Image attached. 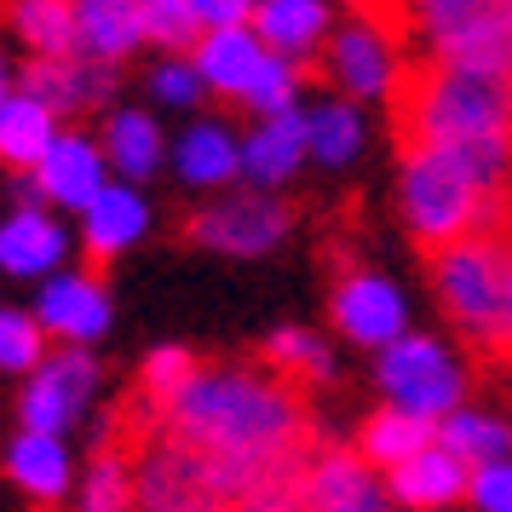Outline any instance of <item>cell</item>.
Returning <instances> with one entry per match:
<instances>
[{"label": "cell", "mask_w": 512, "mask_h": 512, "mask_svg": "<svg viewBox=\"0 0 512 512\" xmlns=\"http://www.w3.org/2000/svg\"><path fill=\"white\" fill-rule=\"evenodd\" d=\"M167 432L185 449L248 461H294L311 449L305 403L294 386L254 369H196V380L167 403Z\"/></svg>", "instance_id": "1"}, {"label": "cell", "mask_w": 512, "mask_h": 512, "mask_svg": "<svg viewBox=\"0 0 512 512\" xmlns=\"http://www.w3.org/2000/svg\"><path fill=\"white\" fill-rule=\"evenodd\" d=\"M397 139L403 150H443V144L512 139V81L455 64H403L397 81Z\"/></svg>", "instance_id": "2"}, {"label": "cell", "mask_w": 512, "mask_h": 512, "mask_svg": "<svg viewBox=\"0 0 512 512\" xmlns=\"http://www.w3.org/2000/svg\"><path fill=\"white\" fill-rule=\"evenodd\" d=\"M432 259V288H438L443 311L455 317L466 346L507 363L512 357V248L495 236H472V242H449Z\"/></svg>", "instance_id": "3"}, {"label": "cell", "mask_w": 512, "mask_h": 512, "mask_svg": "<svg viewBox=\"0 0 512 512\" xmlns=\"http://www.w3.org/2000/svg\"><path fill=\"white\" fill-rule=\"evenodd\" d=\"M397 202H403V225L415 231V242H426V254H438L449 242L495 236V225H501V196L478 190L438 150H403Z\"/></svg>", "instance_id": "4"}, {"label": "cell", "mask_w": 512, "mask_h": 512, "mask_svg": "<svg viewBox=\"0 0 512 512\" xmlns=\"http://www.w3.org/2000/svg\"><path fill=\"white\" fill-rule=\"evenodd\" d=\"M432 64L512 81V0H409Z\"/></svg>", "instance_id": "5"}, {"label": "cell", "mask_w": 512, "mask_h": 512, "mask_svg": "<svg viewBox=\"0 0 512 512\" xmlns=\"http://www.w3.org/2000/svg\"><path fill=\"white\" fill-rule=\"evenodd\" d=\"M374 380H380V392H386L392 409L432 420V426L455 415V409H461V392H466L461 363H455L449 346H438L432 334H403L397 346H386Z\"/></svg>", "instance_id": "6"}, {"label": "cell", "mask_w": 512, "mask_h": 512, "mask_svg": "<svg viewBox=\"0 0 512 512\" xmlns=\"http://www.w3.org/2000/svg\"><path fill=\"white\" fill-rule=\"evenodd\" d=\"M93 392H98V363L87 357V346H64L29 374L24 397H18V420H24V432L64 438V426H75V415L93 403Z\"/></svg>", "instance_id": "7"}, {"label": "cell", "mask_w": 512, "mask_h": 512, "mask_svg": "<svg viewBox=\"0 0 512 512\" xmlns=\"http://www.w3.org/2000/svg\"><path fill=\"white\" fill-rule=\"evenodd\" d=\"M328 317H334V328L351 346H374V351L397 346L409 334V300L380 271H346L334 282V294H328Z\"/></svg>", "instance_id": "8"}, {"label": "cell", "mask_w": 512, "mask_h": 512, "mask_svg": "<svg viewBox=\"0 0 512 512\" xmlns=\"http://www.w3.org/2000/svg\"><path fill=\"white\" fill-rule=\"evenodd\" d=\"M288 225H294V213L282 208L277 196L248 190V196H225V202L202 208L185 225V236L213 248V254H271L288 236Z\"/></svg>", "instance_id": "9"}, {"label": "cell", "mask_w": 512, "mask_h": 512, "mask_svg": "<svg viewBox=\"0 0 512 512\" xmlns=\"http://www.w3.org/2000/svg\"><path fill=\"white\" fill-rule=\"evenodd\" d=\"M328 75L340 81L346 98H392L397 81H403L397 41L369 18H351L328 35Z\"/></svg>", "instance_id": "10"}, {"label": "cell", "mask_w": 512, "mask_h": 512, "mask_svg": "<svg viewBox=\"0 0 512 512\" xmlns=\"http://www.w3.org/2000/svg\"><path fill=\"white\" fill-rule=\"evenodd\" d=\"M300 512H397V501L363 455L340 449V455H323V461L305 466Z\"/></svg>", "instance_id": "11"}, {"label": "cell", "mask_w": 512, "mask_h": 512, "mask_svg": "<svg viewBox=\"0 0 512 512\" xmlns=\"http://www.w3.org/2000/svg\"><path fill=\"white\" fill-rule=\"evenodd\" d=\"M35 323L47 334H58L64 346H93L110 328V294H104L98 271H58V277H47L41 300H35Z\"/></svg>", "instance_id": "12"}, {"label": "cell", "mask_w": 512, "mask_h": 512, "mask_svg": "<svg viewBox=\"0 0 512 512\" xmlns=\"http://www.w3.org/2000/svg\"><path fill=\"white\" fill-rule=\"evenodd\" d=\"M35 185L47 202H64V208L87 213L110 190V173H104V150H98L87 133H58L52 156L35 167Z\"/></svg>", "instance_id": "13"}, {"label": "cell", "mask_w": 512, "mask_h": 512, "mask_svg": "<svg viewBox=\"0 0 512 512\" xmlns=\"http://www.w3.org/2000/svg\"><path fill=\"white\" fill-rule=\"evenodd\" d=\"M265 58H271V47L259 41L254 24L208 29L202 47L190 52V64H196V75H202V87H213V93H225V98H248L254 75L265 70Z\"/></svg>", "instance_id": "14"}, {"label": "cell", "mask_w": 512, "mask_h": 512, "mask_svg": "<svg viewBox=\"0 0 512 512\" xmlns=\"http://www.w3.org/2000/svg\"><path fill=\"white\" fill-rule=\"evenodd\" d=\"M24 93L35 104H47L52 116H81L104 98L116 93V70L110 64H87V58H64V64H47L35 58L24 75Z\"/></svg>", "instance_id": "15"}, {"label": "cell", "mask_w": 512, "mask_h": 512, "mask_svg": "<svg viewBox=\"0 0 512 512\" xmlns=\"http://www.w3.org/2000/svg\"><path fill=\"white\" fill-rule=\"evenodd\" d=\"M466 484H472V466L455 461L443 443H432L426 455H415V461H403L397 472H386L392 501H397V507H409V512L455 507V501H466Z\"/></svg>", "instance_id": "16"}, {"label": "cell", "mask_w": 512, "mask_h": 512, "mask_svg": "<svg viewBox=\"0 0 512 512\" xmlns=\"http://www.w3.org/2000/svg\"><path fill=\"white\" fill-rule=\"evenodd\" d=\"M70 236L47 208H18L0 225V271L6 277H58Z\"/></svg>", "instance_id": "17"}, {"label": "cell", "mask_w": 512, "mask_h": 512, "mask_svg": "<svg viewBox=\"0 0 512 512\" xmlns=\"http://www.w3.org/2000/svg\"><path fill=\"white\" fill-rule=\"evenodd\" d=\"M305 110H288V116L259 121L254 133L242 139V173L254 190H277L282 179H294V167L305 162Z\"/></svg>", "instance_id": "18"}, {"label": "cell", "mask_w": 512, "mask_h": 512, "mask_svg": "<svg viewBox=\"0 0 512 512\" xmlns=\"http://www.w3.org/2000/svg\"><path fill=\"white\" fill-rule=\"evenodd\" d=\"M139 41H144V24L133 0H75V47H81L87 64L116 70Z\"/></svg>", "instance_id": "19"}, {"label": "cell", "mask_w": 512, "mask_h": 512, "mask_svg": "<svg viewBox=\"0 0 512 512\" xmlns=\"http://www.w3.org/2000/svg\"><path fill=\"white\" fill-rule=\"evenodd\" d=\"M144 231H150V208H144V196L133 185H110L93 208L81 213V242H87L93 265L127 254Z\"/></svg>", "instance_id": "20"}, {"label": "cell", "mask_w": 512, "mask_h": 512, "mask_svg": "<svg viewBox=\"0 0 512 512\" xmlns=\"http://www.w3.org/2000/svg\"><path fill=\"white\" fill-rule=\"evenodd\" d=\"M328 0H259L254 6V29L259 41L277 52V58H311L328 41Z\"/></svg>", "instance_id": "21"}, {"label": "cell", "mask_w": 512, "mask_h": 512, "mask_svg": "<svg viewBox=\"0 0 512 512\" xmlns=\"http://www.w3.org/2000/svg\"><path fill=\"white\" fill-rule=\"evenodd\" d=\"M173 167H179L185 185L219 190L242 173V139H236L225 121H196L185 139H179V150H173Z\"/></svg>", "instance_id": "22"}, {"label": "cell", "mask_w": 512, "mask_h": 512, "mask_svg": "<svg viewBox=\"0 0 512 512\" xmlns=\"http://www.w3.org/2000/svg\"><path fill=\"white\" fill-rule=\"evenodd\" d=\"M438 443V426L420 415H403V409H374L369 420H363V432H357V455L369 466H380V472H397L403 461H415V455H426Z\"/></svg>", "instance_id": "23"}, {"label": "cell", "mask_w": 512, "mask_h": 512, "mask_svg": "<svg viewBox=\"0 0 512 512\" xmlns=\"http://www.w3.org/2000/svg\"><path fill=\"white\" fill-rule=\"evenodd\" d=\"M58 144V116L47 104H35L29 93H12L0 110V162L12 173H35Z\"/></svg>", "instance_id": "24"}, {"label": "cell", "mask_w": 512, "mask_h": 512, "mask_svg": "<svg viewBox=\"0 0 512 512\" xmlns=\"http://www.w3.org/2000/svg\"><path fill=\"white\" fill-rule=\"evenodd\" d=\"M6 472H12L18 489H29L41 507H52L75 478L64 438H47V432H18V438L6 443Z\"/></svg>", "instance_id": "25"}, {"label": "cell", "mask_w": 512, "mask_h": 512, "mask_svg": "<svg viewBox=\"0 0 512 512\" xmlns=\"http://www.w3.org/2000/svg\"><path fill=\"white\" fill-rule=\"evenodd\" d=\"M6 18L24 35V47L41 52L47 64L81 58V47H75V0H6Z\"/></svg>", "instance_id": "26"}, {"label": "cell", "mask_w": 512, "mask_h": 512, "mask_svg": "<svg viewBox=\"0 0 512 512\" xmlns=\"http://www.w3.org/2000/svg\"><path fill=\"white\" fill-rule=\"evenodd\" d=\"M104 150H110V167L121 173V185H139L162 167V127L150 110H116L110 127H104Z\"/></svg>", "instance_id": "27"}, {"label": "cell", "mask_w": 512, "mask_h": 512, "mask_svg": "<svg viewBox=\"0 0 512 512\" xmlns=\"http://www.w3.org/2000/svg\"><path fill=\"white\" fill-rule=\"evenodd\" d=\"M438 443L472 472L489 461H512V426L495 415H478V409H455L449 420H438Z\"/></svg>", "instance_id": "28"}, {"label": "cell", "mask_w": 512, "mask_h": 512, "mask_svg": "<svg viewBox=\"0 0 512 512\" xmlns=\"http://www.w3.org/2000/svg\"><path fill=\"white\" fill-rule=\"evenodd\" d=\"M305 150H311L317 162H328V167L351 162V156L363 150V116H357V104L328 98V104H317V110H305Z\"/></svg>", "instance_id": "29"}, {"label": "cell", "mask_w": 512, "mask_h": 512, "mask_svg": "<svg viewBox=\"0 0 512 512\" xmlns=\"http://www.w3.org/2000/svg\"><path fill=\"white\" fill-rule=\"evenodd\" d=\"M133 501H139V472L121 449H98L81 484V512H133Z\"/></svg>", "instance_id": "30"}, {"label": "cell", "mask_w": 512, "mask_h": 512, "mask_svg": "<svg viewBox=\"0 0 512 512\" xmlns=\"http://www.w3.org/2000/svg\"><path fill=\"white\" fill-rule=\"evenodd\" d=\"M265 363H271L277 380H328L334 374V357L311 328H277L265 340Z\"/></svg>", "instance_id": "31"}, {"label": "cell", "mask_w": 512, "mask_h": 512, "mask_svg": "<svg viewBox=\"0 0 512 512\" xmlns=\"http://www.w3.org/2000/svg\"><path fill=\"white\" fill-rule=\"evenodd\" d=\"M139 24L144 41H156L167 52H196L202 47V18L190 12V0H139Z\"/></svg>", "instance_id": "32"}, {"label": "cell", "mask_w": 512, "mask_h": 512, "mask_svg": "<svg viewBox=\"0 0 512 512\" xmlns=\"http://www.w3.org/2000/svg\"><path fill=\"white\" fill-rule=\"evenodd\" d=\"M47 363V328L35 323V311L0 305V369L6 374H35Z\"/></svg>", "instance_id": "33"}, {"label": "cell", "mask_w": 512, "mask_h": 512, "mask_svg": "<svg viewBox=\"0 0 512 512\" xmlns=\"http://www.w3.org/2000/svg\"><path fill=\"white\" fill-rule=\"evenodd\" d=\"M294 98H300V64L294 58H265V70L254 75V87H248V110H254L259 121H271V116H288L294 110Z\"/></svg>", "instance_id": "34"}, {"label": "cell", "mask_w": 512, "mask_h": 512, "mask_svg": "<svg viewBox=\"0 0 512 512\" xmlns=\"http://www.w3.org/2000/svg\"><path fill=\"white\" fill-rule=\"evenodd\" d=\"M190 380H196V357H190L185 346H156L144 357V397H150L156 409H167Z\"/></svg>", "instance_id": "35"}, {"label": "cell", "mask_w": 512, "mask_h": 512, "mask_svg": "<svg viewBox=\"0 0 512 512\" xmlns=\"http://www.w3.org/2000/svg\"><path fill=\"white\" fill-rule=\"evenodd\" d=\"M466 501L478 512H512V461H489L472 472L466 484Z\"/></svg>", "instance_id": "36"}, {"label": "cell", "mask_w": 512, "mask_h": 512, "mask_svg": "<svg viewBox=\"0 0 512 512\" xmlns=\"http://www.w3.org/2000/svg\"><path fill=\"white\" fill-rule=\"evenodd\" d=\"M150 93H156V104H196L202 98V75H196L190 58H167L150 75Z\"/></svg>", "instance_id": "37"}, {"label": "cell", "mask_w": 512, "mask_h": 512, "mask_svg": "<svg viewBox=\"0 0 512 512\" xmlns=\"http://www.w3.org/2000/svg\"><path fill=\"white\" fill-rule=\"evenodd\" d=\"M254 6H259V0H190V12L202 18V29H236V24H254Z\"/></svg>", "instance_id": "38"}, {"label": "cell", "mask_w": 512, "mask_h": 512, "mask_svg": "<svg viewBox=\"0 0 512 512\" xmlns=\"http://www.w3.org/2000/svg\"><path fill=\"white\" fill-rule=\"evenodd\" d=\"M6 98H12V75H6V58H0V110H6Z\"/></svg>", "instance_id": "39"}, {"label": "cell", "mask_w": 512, "mask_h": 512, "mask_svg": "<svg viewBox=\"0 0 512 512\" xmlns=\"http://www.w3.org/2000/svg\"><path fill=\"white\" fill-rule=\"evenodd\" d=\"M41 512H52V507H41Z\"/></svg>", "instance_id": "40"}, {"label": "cell", "mask_w": 512, "mask_h": 512, "mask_svg": "<svg viewBox=\"0 0 512 512\" xmlns=\"http://www.w3.org/2000/svg\"><path fill=\"white\" fill-rule=\"evenodd\" d=\"M133 6H139V0H133Z\"/></svg>", "instance_id": "41"}]
</instances>
